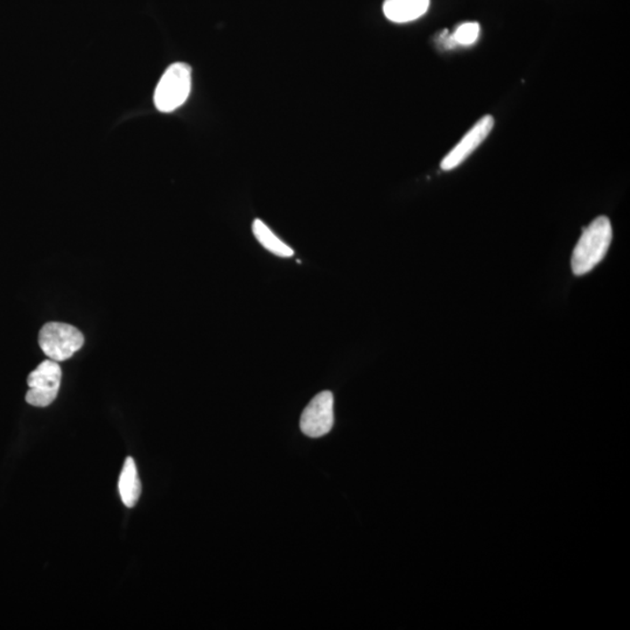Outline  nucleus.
I'll return each mask as SVG.
<instances>
[{"label":"nucleus","mask_w":630,"mask_h":630,"mask_svg":"<svg viewBox=\"0 0 630 630\" xmlns=\"http://www.w3.org/2000/svg\"><path fill=\"white\" fill-rule=\"evenodd\" d=\"M613 238L609 218L600 216L583 231L574 248L571 266L573 274L584 275L591 272L607 255Z\"/></svg>","instance_id":"f257e3e1"},{"label":"nucleus","mask_w":630,"mask_h":630,"mask_svg":"<svg viewBox=\"0 0 630 630\" xmlns=\"http://www.w3.org/2000/svg\"><path fill=\"white\" fill-rule=\"evenodd\" d=\"M192 89V69L186 63L170 66L160 78L155 92L156 109L172 113L187 100Z\"/></svg>","instance_id":"f03ea898"},{"label":"nucleus","mask_w":630,"mask_h":630,"mask_svg":"<svg viewBox=\"0 0 630 630\" xmlns=\"http://www.w3.org/2000/svg\"><path fill=\"white\" fill-rule=\"evenodd\" d=\"M84 344L77 328L62 323H48L41 328L39 345L51 360L62 363L70 359Z\"/></svg>","instance_id":"7ed1b4c3"},{"label":"nucleus","mask_w":630,"mask_h":630,"mask_svg":"<svg viewBox=\"0 0 630 630\" xmlns=\"http://www.w3.org/2000/svg\"><path fill=\"white\" fill-rule=\"evenodd\" d=\"M61 379L62 371L59 363L51 359L44 361L28 376L29 390L26 394V402L36 408L51 405L58 396Z\"/></svg>","instance_id":"20e7f679"},{"label":"nucleus","mask_w":630,"mask_h":630,"mask_svg":"<svg viewBox=\"0 0 630 630\" xmlns=\"http://www.w3.org/2000/svg\"><path fill=\"white\" fill-rule=\"evenodd\" d=\"M334 425V397L331 391L316 395L304 410L300 419L303 434L311 438L326 435Z\"/></svg>","instance_id":"39448f33"},{"label":"nucleus","mask_w":630,"mask_h":630,"mask_svg":"<svg viewBox=\"0 0 630 630\" xmlns=\"http://www.w3.org/2000/svg\"><path fill=\"white\" fill-rule=\"evenodd\" d=\"M493 126L494 118L490 115L483 116V117L465 134L464 138L459 141L453 150L443 158L442 170L451 171L460 166L461 163L482 144V141L486 140L488 134L493 130Z\"/></svg>","instance_id":"423d86ee"},{"label":"nucleus","mask_w":630,"mask_h":630,"mask_svg":"<svg viewBox=\"0 0 630 630\" xmlns=\"http://www.w3.org/2000/svg\"><path fill=\"white\" fill-rule=\"evenodd\" d=\"M430 7V0H386L384 16L396 24H405L423 17Z\"/></svg>","instance_id":"0eeeda50"},{"label":"nucleus","mask_w":630,"mask_h":630,"mask_svg":"<svg viewBox=\"0 0 630 630\" xmlns=\"http://www.w3.org/2000/svg\"><path fill=\"white\" fill-rule=\"evenodd\" d=\"M119 495L123 503L128 508L137 505L140 497L141 484L140 475H138L136 462L132 458L126 459L123 471L118 481Z\"/></svg>","instance_id":"6e6552de"},{"label":"nucleus","mask_w":630,"mask_h":630,"mask_svg":"<svg viewBox=\"0 0 630 630\" xmlns=\"http://www.w3.org/2000/svg\"><path fill=\"white\" fill-rule=\"evenodd\" d=\"M252 233L255 235L257 241H259L267 251L274 253V255L284 257V259H289V257L294 255L292 248L285 244L281 238L275 236L266 223L260 221V219H255V221H253Z\"/></svg>","instance_id":"1a4fd4ad"},{"label":"nucleus","mask_w":630,"mask_h":630,"mask_svg":"<svg viewBox=\"0 0 630 630\" xmlns=\"http://www.w3.org/2000/svg\"><path fill=\"white\" fill-rule=\"evenodd\" d=\"M480 25L478 22H464L459 25L456 31L451 35L456 46H471L478 41Z\"/></svg>","instance_id":"9d476101"}]
</instances>
